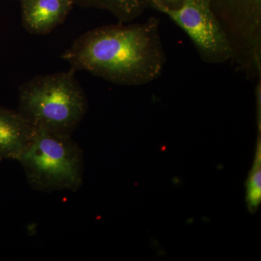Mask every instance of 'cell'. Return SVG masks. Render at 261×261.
I'll list each match as a JSON object with an SVG mask.
<instances>
[{
    "label": "cell",
    "instance_id": "1",
    "mask_svg": "<svg viewBox=\"0 0 261 261\" xmlns=\"http://www.w3.org/2000/svg\"><path fill=\"white\" fill-rule=\"evenodd\" d=\"M61 58L70 70H84L113 84L145 85L162 74L166 62L160 20L112 24L77 38Z\"/></svg>",
    "mask_w": 261,
    "mask_h": 261
},
{
    "label": "cell",
    "instance_id": "2",
    "mask_svg": "<svg viewBox=\"0 0 261 261\" xmlns=\"http://www.w3.org/2000/svg\"><path fill=\"white\" fill-rule=\"evenodd\" d=\"M75 73L70 69L27 81L19 89V112L37 129L71 137L88 109Z\"/></svg>",
    "mask_w": 261,
    "mask_h": 261
},
{
    "label": "cell",
    "instance_id": "3",
    "mask_svg": "<svg viewBox=\"0 0 261 261\" xmlns=\"http://www.w3.org/2000/svg\"><path fill=\"white\" fill-rule=\"evenodd\" d=\"M17 161L29 185L37 191L76 192L83 185V150L71 137L37 129Z\"/></svg>",
    "mask_w": 261,
    "mask_h": 261
},
{
    "label": "cell",
    "instance_id": "4",
    "mask_svg": "<svg viewBox=\"0 0 261 261\" xmlns=\"http://www.w3.org/2000/svg\"><path fill=\"white\" fill-rule=\"evenodd\" d=\"M233 51L232 61L246 73L261 68V0H210Z\"/></svg>",
    "mask_w": 261,
    "mask_h": 261
},
{
    "label": "cell",
    "instance_id": "5",
    "mask_svg": "<svg viewBox=\"0 0 261 261\" xmlns=\"http://www.w3.org/2000/svg\"><path fill=\"white\" fill-rule=\"evenodd\" d=\"M151 8L167 15L186 33L202 61L221 64L233 59L231 44L211 8L210 0H187L178 8L159 5Z\"/></svg>",
    "mask_w": 261,
    "mask_h": 261
},
{
    "label": "cell",
    "instance_id": "6",
    "mask_svg": "<svg viewBox=\"0 0 261 261\" xmlns=\"http://www.w3.org/2000/svg\"><path fill=\"white\" fill-rule=\"evenodd\" d=\"M22 23L29 33L46 35L65 21L74 6L72 0H19Z\"/></svg>",
    "mask_w": 261,
    "mask_h": 261
},
{
    "label": "cell",
    "instance_id": "7",
    "mask_svg": "<svg viewBox=\"0 0 261 261\" xmlns=\"http://www.w3.org/2000/svg\"><path fill=\"white\" fill-rule=\"evenodd\" d=\"M36 132L37 128L18 111L0 107V162L18 161Z\"/></svg>",
    "mask_w": 261,
    "mask_h": 261
},
{
    "label": "cell",
    "instance_id": "8",
    "mask_svg": "<svg viewBox=\"0 0 261 261\" xmlns=\"http://www.w3.org/2000/svg\"><path fill=\"white\" fill-rule=\"evenodd\" d=\"M74 5L111 13L122 23H129L150 8L151 0H72Z\"/></svg>",
    "mask_w": 261,
    "mask_h": 261
},
{
    "label": "cell",
    "instance_id": "9",
    "mask_svg": "<svg viewBox=\"0 0 261 261\" xmlns=\"http://www.w3.org/2000/svg\"><path fill=\"white\" fill-rule=\"evenodd\" d=\"M245 186L247 210L255 214L261 203V132H257L255 157Z\"/></svg>",
    "mask_w": 261,
    "mask_h": 261
},
{
    "label": "cell",
    "instance_id": "10",
    "mask_svg": "<svg viewBox=\"0 0 261 261\" xmlns=\"http://www.w3.org/2000/svg\"><path fill=\"white\" fill-rule=\"evenodd\" d=\"M187 0H151L152 5H159L168 8H178L181 7Z\"/></svg>",
    "mask_w": 261,
    "mask_h": 261
}]
</instances>
